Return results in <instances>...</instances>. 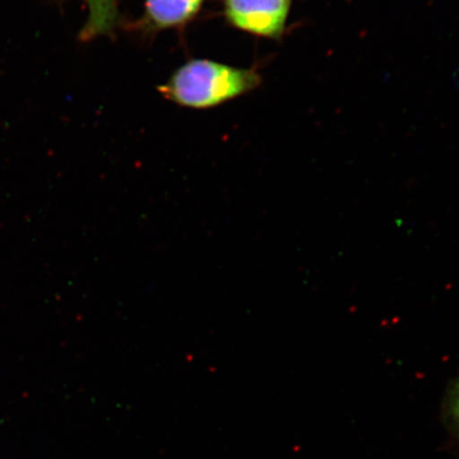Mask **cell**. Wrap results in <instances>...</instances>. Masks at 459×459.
Here are the masks:
<instances>
[{
  "instance_id": "277c9868",
  "label": "cell",
  "mask_w": 459,
  "mask_h": 459,
  "mask_svg": "<svg viewBox=\"0 0 459 459\" xmlns=\"http://www.w3.org/2000/svg\"><path fill=\"white\" fill-rule=\"evenodd\" d=\"M88 4L89 19L80 37L89 41L99 36L110 34L117 28L119 13L117 0H83Z\"/></svg>"
},
{
  "instance_id": "5b68a950",
  "label": "cell",
  "mask_w": 459,
  "mask_h": 459,
  "mask_svg": "<svg viewBox=\"0 0 459 459\" xmlns=\"http://www.w3.org/2000/svg\"><path fill=\"white\" fill-rule=\"evenodd\" d=\"M445 412L447 426L450 427L451 432L455 435L459 444V377L453 383L451 390L447 394Z\"/></svg>"
},
{
  "instance_id": "7a4b0ae2",
  "label": "cell",
  "mask_w": 459,
  "mask_h": 459,
  "mask_svg": "<svg viewBox=\"0 0 459 459\" xmlns=\"http://www.w3.org/2000/svg\"><path fill=\"white\" fill-rule=\"evenodd\" d=\"M291 0H225L230 25L255 36L279 39L289 17Z\"/></svg>"
},
{
  "instance_id": "6da1fadb",
  "label": "cell",
  "mask_w": 459,
  "mask_h": 459,
  "mask_svg": "<svg viewBox=\"0 0 459 459\" xmlns=\"http://www.w3.org/2000/svg\"><path fill=\"white\" fill-rule=\"evenodd\" d=\"M255 70L196 59L178 68L163 85L160 95L177 105L209 108L249 93L261 84Z\"/></svg>"
},
{
  "instance_id": "3957f363",
  "label": "cell",
  "mask_w": 459,
  "mask_h": 459,
  "mask_svg": "<svg viewBox=\"0 0 459 459\" xmlns=\"http://www.w3.org/2000/svg\"><path fill=\"white\" fill-rule=\"evenodd\" d=\"M204 0H145L141 24L145 30L160 31L185 26L196 16Z\"/></svg>"
}]
</instances>
